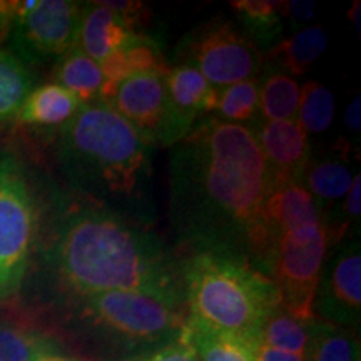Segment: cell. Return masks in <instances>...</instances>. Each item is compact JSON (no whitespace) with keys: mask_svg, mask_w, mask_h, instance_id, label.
Instances as JSON below:
<instances>
[{"mask_svg":"<svg viewBox=\"0 0 361 361\" xmlns=\"http://www.w3.org/2000/svg\"><path fill=\"white\" fill-rule=\"evenodd\" d=\"M273 186L252 129L209 117L174 144L169 218L191 255L219 252L263 271L268 259L263 206Z\"/></svg>","mask_w":361,"mask_h":361,"instance_id":"obj_1","label":"cell"},{"mask_svg":"<svg viewBox=\"0 0 361 361\" xmlns=\"http://www.w3.org/2000/svg\"><path fill=\"white\" fill-rule=\"evenodd\" d=\"M51 261L62 286L75 296L133 291L184 301L183 264L161 239L97 201L62 216Z\"/></svg>","mask_w":361,"mask_h":361,"instance_id":"obj_2","label":"cell"},{"mask_svg":"<svg viewBox=\"0 0 361 361\" xmlns=\"http://www.w3.org/2000/svg\"><path fill=\"white\" fill-rule=\"evenodd\" d=\"M149 144L106 102L82 104L59 135V161L75 188L97 202L141 196Z\"/></svg>","mask_w":361,"mask_h":361,"instance_id":"obj_3","label":"cell"},{"mask_svg":"<svg viewBox=\"0 0 361 361\" xmlns=\"http://www.w3.org/2000/svg\"><path fill=\"white\" fill-rule=\"evenodd\" d=\"M188 323L261 343L266 319L281 306L278 288L238 256L196 252L183 263Z\"/></svg>","mask_w":361,"mask_h":361,"instance_id":"obj_4","label":"cell"},{"mask_svg":"<svg viewBox=\"0 0 361 361\" xmlns=\"http://www.w3.org/2000/svg\"><path fill=\"white\" fill-rule=\"evenodd\" d=\"M329 246L331 241L323 223L305 226L278 239L268 278L278 288L279 308L305 322L318 318L314 298Z\"/></svg>","mask_w":361,"mask_h":361,"instance_id":"obj_5","label":"cell"},{"mask_svg":"<svg viewBox=\"0 0 361 361\" xmlns=\"http://www.w3.org/2000/svg\"><path fill=\"white\" fill-rule=\"evenodd\" d=\"M35 236V206L16 157L0 156V301L20 290Z\"/></svg>","mask_w":361,"mask_h":361,"instance_id":"obj_6","label":"cell"},{"mask_svg":"<svg viewBox=\"0 0 361 361\" xmlns=\"http://www.w3.org/2000/svg\"><path fill=\"white\" fill-rule=\"evenodd\" d=\"M85 314L97 328L134 343L179 336L184 319L180 303L133 291H107L84 298Z\"/></svg>","mask_w":361,"mask_h":361,"instance_id":"obj_7","label":"cell"},{"mask_svg":"<svg viewBox=\"0 0 361 361\" xmlns=\"http://www.w3.org/2000/svg\"><path fill=\"white\" fill-rule=\"evenodd\" d=\"M179 47L186 59L184 66L194 67L211 85L223 89L255 79L264 62L255 42L229 20L207 22Z\"/></svg>","mask_w":361,"mask_h":361,"instance_id":"obj_8","label":"cell"},{"mask_svg":"<svg viewBox=\"0 0 361 361\" xmlns=\"http://www.w3.org/2000/svg\"><path fill=\"white\" fill-rule=\"evenodd\" d=\"M82 4L71 0H39L8 35L11 52L27 66L62 57L78 42Z\"/></svg>","mask_w":361,"mask_h":361,"instance_id":"obj_9","label":"cell"},{"mask_svg":"<svg viewBox=\"0 0 361 361\" xmlns=\"http://www.w3.org/2000/svg\"><path fill=\"white\" fill-rule=\"evenodd\" d=\"M164 69H151L137 72L121 80L107 101L112 111L141 134L149 146L164 142L166 126H168L169 99L166 85Z\"/></svg>","mask_w":361,"mask_h":361,"instance_id":"obj_10","label":"cell"},{"mask_svg":"<svg viewBox=\"0 0 361 361\" xmlns=\"http://www.w3.org/2000/svg\"><path fill=\"white\" fill-rule=\"evenodd\" d=\"M318 318L341 324L355 323L361 308V256L360 245L341 247L328 266H323L314 298Z\"/></svg>","mask_w":361,"mask_h":361,"instance_id":"obj_11","label":"cell"},{"mask_svg":"<svg viewBox=\"0 0 361 361\" xmlns=\"http://www.w3.org/2000/svg\"><path fill=\"white\" fill-rule=\"evenodd\" d=\"M169 112L162 147L183 141L204 114L214 111L218 90L200 71L180 64L166 72Z\"/></svg>","mask_w":361,"mask_h":361,"instance_id":"obj_12","label":"cell"},{"mask_svg":"<svg viewBox=\"0 0 361 361\" xmlns=\"http://www.w3.org/2000/svg\"><path fill=\"white\" fill-rule=\"evenodd\" d=\"M252 133L268 164L273 184L283 180L301 183L311 157L308 134L300 123L296 119L263 121Z\"/></svg>","mask_w":361,"mask_h":361,"instance_id":"obj_13","label":"cell"},{"mask_svg":"<svg viewBox=\"0 0 361 361\" xmlns=\"http://www.w3.org/2000/svg\"><path fill=\"white\" fill-rule=\"evenodd\" d=\"M263 221L269 239L271 256L283 234L293 233L305 226L323 223L313 196L296 180H283L271 186L263 206Z\"/></svg>","mask_w":361,"mask_h":361,"instance_id":"obj_14","label":"cell"},{"mask_svg":"<svg viewBox=\"0 0 361 361\" xmlns=\"http://www.w3.org/2000/svg\"><path fill=\"white\" fill-rule=\"evenodd\" d=\"M101 2L82 4L75 47L97 64L141 37Z\"/></svg>","mask_w":361,"mask_h":361,"instance_id":"obj_15","label":"cell"},{"mask_svg":"<svg viewBox=\"0 0 361 361\" xmlns=\"http://www.w3.org/2000/svg\"><path fill=\"white\" fill-rule=\"evenodd\" d=\"M80 107L82 102L78 96L51 82L30 90L16 119L34 128H59L69 123Z\"/></svg>","mask_w":361,"mask_h":361,"instance_id":"obj_16","label":"cell"},{"mask_svg":"<svg viewBox=\"0 0 361 361\" xmlns=\"http://www.w3.org/2000/svg\"><path fill=\"white\" fill-rule=\"evenodd\" d=\"M179 338L191 346L200 361H256L261 343L233 333L184 323Z\"/></svg>","mask_w":361,"mask_h":361,"instance_id":"obj_17","label":"cell"},{"mask_svg":"<svg viewBox=\"0 0 361 361\" xmlns=\"http://www.w3.org/2000/svg\"><path fill=\"white\" fill-rule=\"evenodd\" d=\"M52 80L54 84L78 96L82 104L99 101L106 85V79L97 62L85 56L75 45L59 57L52 71Z\"/></svg>","mask_w":361,"mask_h":361,"instance_id":"obj_18","label":"cell"},{"mask_svg":"<svg viewBox=\"0 0 361 361\" xmlns=\"http://www.w3.org/2000/svg\"><path fill=\"white\" fill-rule=\"evenodd\" d=\"M328 47V35L322 25H308L298 30L291 37L274 45L268 52V62L301 75Z\"/></svg>","mask_w":361,"mask_h":361,"instance_id":"obj_19","label":"cell"},{"mask_svg":"<svg viewBox=\"0 0 361 361\" xmlns=\"http://www.w3.org/2000/svg\"><path fill=\"white\" fill-rule=\"evenodd\" d=\"M355 174L351 173L350 164L341 157H326V159H310L306 166L301 184L306 188L313 200L322 202H335L345 200Z\"/></svg>","mask_w":361,"mask_h":361,"instance_id":"obj_20","label":"cell"},{"mask_svg":"<svg viewBox=\"0 0 361 361\" xmlns=\"http://www.w3.org/2000/svg\"><path fill=\"white\" fill-rule=\"evenodd\" d=\"M56 343L37 329L0 318V361H40L54 356Z\"/></svg>","mask_w":361,"mask_h":361,"instance_id":"obj_21","label":"cell"},{"mask_svg":"<svg viewBox=\"0 0 361 361\" xmlns=\"http://www.w3.org/2000/svg\"><path fill=\"white\" fill-rule=\"evenodd\" d=\"M305 361H360L358 340L341 324L316 318Z\"/></svg>","mask_w":361,"mask_h":361,"instance_id":"obj_22","label":"cell"},{"mask_svg":"<svg viewBox=\"0 0 361 361\" xmlns=\"http://www.w3.org/2000/svg\"><path fill=\"white\" fill-rule=\"evenodd\" d=\"M30 67L11 49L0 45V123L13 119L32 90Z\"/></svg>","mask_w":361,"mask_h":361,"instance_id":"obj_23","label":"cell"},{"mask_svg":"<svg viewBox=\"0 0 361 361\" xmlns=\"http://www.w3.org/2000/svg\"><path fill=\"white\" fill-rule=\"evenodd\" d=\"M313 322L296 318L283 308L274 310L261 331V345L305 356L313 331Z\"/></svg>","mask_w":361,"mask_h":361,"instance_id":"obj_24","label":"cell"},{"mask_svg":"<svg viewBox=\"0 0 361 361\" xmlns=\"http://www.w3.org/2000/svg\"><path fill=\"white\" fill-rule=\"evenodd\" d=\"M301 89L290 75L273 72L266 78L259 90V107L263 121H291L296 119L300 106Z\"/></svg>","mask_w":361,"mask_h":361,"instance_id":"obj_25","label":"cell"},{"mask_svg":"<svg viewBox=\"0 0 361 361\" xmlns=\"http://www.w3.org/2000/svg\"><path fill=\"white\" fill-rule=\"evenodd\" d=\"M259 111V82L258 79L243 80L218 90L214 111L216 119L224 123L241 124L252 121Z\"/></svg>","mask_w":361,"mask_h":361,"instance_id":"obj_26","label":"cell"},{"mask_svg":"<svg viewBox=\"0 0 361 361\" xmlns=\"http://www.w3.org/2000/svg\"><path fill=\"white\" fill-rule=\"evenodd\" d=\"M296 121L306 134H322L335 117V97L326 85L310 80L300 94Z\"/></svg>","mask_w":361,"mask_h":361,"instance_id":"obj_27","label":"cell"},{"mask_svg":"<svg viewBox=\"0 0 361 361\" xmlns=\"http://www.w3.org/2000/svg\"><path fill=\"white\" fill-rule=\"evenodd\" d=\"M234 11L245 22L247 32L258 35L261 40H271L276 35L284 17L286 2L273 0H236L231 2Z\"/></svg>","mask_w":361,"mask_h":361,"instance_id":"obj_28","label":"cell"},{"mask_svg":"<svg viewBox=\"0 0 361 361\" xmlns=\"http://www.w3.org/2000/svg\"><path fill=\"white\" fill-rule=\"evenodd\" d=\"M39 0H0V42L8 39L22 17L37 6Z\"/></svg>","mask_w":361,"mask_h":361,"instance_id":"obj_29","label":"cell"},{"mask_svg":"<svg viewBox=\"0 0 361 361\" xmlns=\"http://www.w3.org/2000/svg\"><path fill=\"white\" fill-rule=\"evenodd\" d=\"M142 361H200L191 346L188 345L183 338L178 336V340L171 345H166L164 348L156 351L154 355Z\"/></svg>","mask_w":361,"mask_h":361,"instance_id":"obj_30","label":"cell"},{"mask_svg":"<svg viewBox=\"0 0 361 361\" xmlns=\"http://www.w3.org/2000/svg\"><path fill=\"white\" fill-rule=\"evenodd\" d=\"M316 4L311 0H291L286 2V8H284V17H290L293 24H305L313 19Z\"/></svg>","mask_w":361,"mask_h":361,"instance_id":"obj_31","label":"cell"},{"mask_svg":"<svg viewBox=\"0 0 361 361\" xmlns=\"http://www.w3.org/2000/svg\"><path fill=\"white\" fill-rule=\"evenodd\" d=\"M360 197H361V183H360V174L356 173L353 184H351L350 191L345 197V213L348 214V223L360 218V213H361Z\"/></svg>","mask_w":361,"mask_h":361,"instance_id":"obj_32","label":"cell"},{"mask_svg":"<svg viewBox=\"0 0 361 361\" xmlns=\"http://www.w3.org/2000/svg\"><path fill=\"white\" fill-rule=\"evenodd\" d=\"M345 124L348 128L350 133L360 134L361 130V101L360 94H356V97L351 99L348 109L345 114Z\"/></svg>","mask_w":361,"mask_h":361,"instance_id":"obj_33","label":"cell"},{"mask_svg":"<svg viewBox=\"0 0 361 361\" xmlns=\"http://www.w3.org/2000/svg\"><path fill=\"white\" fill-rule=\"evenodd\" d=\"M256 361H305V356L286 353V351L269 348V346L261 345L258 350Z\"/></svg>","mask_w":361,"mask_h":361,"instance_id":"obj_34","label":"cell"},{"mask_svg":"<svg viewBox=\"0 0 361 361\" xmlns=\"http://www.w3.org/2000/svg\"><path fill=\"white\" fill-rule=\"evenodd\" d=\"M348 17L351 20V24H353V29L358 37H361V4L356 0L353 2V6L348 11Z\"/></svg>","mask_w":361,"mask_h":361,"instance_id":"obj_35","label":"cell"},{"mask_svg":"<svg viewBox=\"0 0 361 361\" xmlns=\"http://www.w3.org/2000/svg\"><path fill=\"white\" fill-rule=\"evenodd\" d=\"M40 361H74V360H67V358H62V356H49V358H44Z\"/></svg>","mask_w":361,"mask_h":361,"instance_id":"obj_36","label":"cell"}]
</instances>
